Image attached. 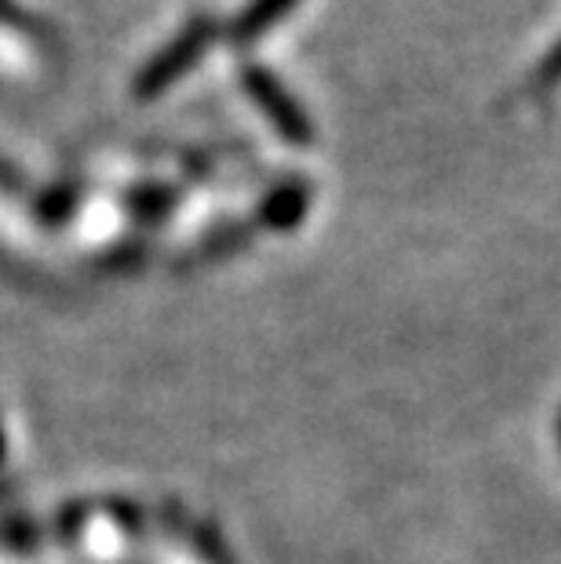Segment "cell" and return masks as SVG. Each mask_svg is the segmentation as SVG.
<instances>
[{"label":"cell","mask_w":561,"mask_h":564,"mask_svg":"<svg viewBox=\"0 0 561 564\" xmlns=\"http://www.w3.org/2000/svg\"><path fill=\"white\" fill-rule=\"evenodd\" d=\"M212 37H216V26H212V19L201 15V19L190 22V26L179 33L175 41L164 44L161 52L139 69V77H136V95H139V99H158L164 88H172V84L183 77L201 55H205V47H208Z\"/></svg>","instance_id":"obj_1"},{"label":"cell","mask_w":561,"mask_h":564,"mask_svg":"<svg viewBox=\"0 0 561 564\" xmlns=\"http://www.w3.org/2000/svg\"><path fill=\"white\" fill-rule=\"evenodd\" d=\"M245 91H248V99L270 117V124L281 131L284 142H292V147H306L310 121H306L303 106L284 91V84L273 77L267 66H245Z\"/></svg>","instance_id":"obj_2"},{"label":"cell","mask_w":561,"mask_h":564,"mask_svg":"<svg viewBox=\"0 0 561 564\" xmlns=\"http://www.w3.org/2000/svg\"><path fill=\"white\" fill-rule=\"evenodd\" d=\"M295 4H300V0H252V4L241 11V19L234 22V37L237 41L262 37V33L270 26H278L281 15H289Z\"/></svg>","instance_id":"obj_3"},{"label":"cell","mask_w":561,"mask_h":564,"mask_svg":"<svg viewBox=\"0 0 561 564\" xmlns=\"http://www.w3.org/2000/svg\"><path fill=\"white\" fill-rule=\"evenodd\" d=\"M0 22H8V26L22 30L26 37H44V26H37V19H30L26 11H19L11 0H0Z\"/></svg>","instance_id":"obj_4"},{"label":"cell","mask_w":561,"mask_h":564,"mask_svg":"<svg viewBox=\"0 0 561 564\" xmlns=\"http://www.w3.org/2000/svg\"><path fill=\"white\" fill-rule=\"evenodd\" d=\"M536 80H540V84H558L561 80V41L551 47V55L543 58L540 69H536Z\"/></svg>","instance_id":"obj_5"}]
</instances>
